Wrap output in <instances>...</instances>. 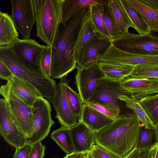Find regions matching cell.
Listing matches in <instances>:
<instances>
[{"label":"cell","mask_w":158,"mask_h":158,"mask_svg":"<svg viewBox=\"0 0 158 158\" xmlns=\"http://www.w3.org/2000/svg\"><path fill=\"white\" fill-rule=\"evenodd\" d=\"M157 143L158 144V123L155 126Z\"/></svg>","instance_id":"bcb514c9"},{"label":"cell","mask_w":158,"mask_h":158,"mask_svg":"<svg viewBox=\"0 0 158 158\" xmlns=\"http://www.w3.org/2000/svg\"><path fill=\"white\" fill-rule=\"evenodd\" d=\"M84 158H91L86 153L85 154Z\"/></svg>","instance_id":"7dc6e473"},{"label":"cell","mask_w":158,"mask_h":158,"mask_svg":"<svg viewBox=\"0 0 158 158\" xmlns=\"http://www.w3.org/2000/svg\"><path fill=\"white\" fill-rule=\"evenodd\" d=\"M0 133L8 144L15 148L25 144V136L18 127L4 98L0 99Z\"/></svg>","instance_id":"8fae6325"},{"label":"cell","mask_w":158,"mask_h":158,"mask_svg":"<svg viewBox=\"0 0 158 158\" xmlns=\"http://www.w3.org/2000/svg\"><path fill=\"white\" fill-rule=\"evenodd\" d=\"M0 58L13 75L33 85L43 98L48 99L55 96L57 84L53 78L25 65L18 59L9 45L0 46Z\"/></svg>","instance_id":"277c9868"},{"label":"cell","mask_w":158,"mask_h":158,"mask_svg":"<svg viewBox=\"0 0 158 158\" xmlns=\"http://www.w3.org/2000/svg\"><path fill=\"white\" fill-rule=\"evenodd\" d=\"M137 152L138 150L135 148L123 158H136Z\"/></svg>","instance_id":"ee69618b"},{"label":"cell","mask_w":158,"mask_h":158,"mask_svg":"<svg viewBox=\"0 0 158 158\" xmlns=\"http://www.w3.org/2000/svg\"><path fill=\"white\" fill-rule=\"evenodd\" d=\"M66 91L69 102L72 110L75 117L79 119L81 116L83 103L79 93L75 91L68 85Z\"/></svg>","instance_id":"d6a6232c"},{"label":"cell","mask_w":158,"mask_h":158,"mask_svg":"<svg viewBox=\"0 0 158 158\" xmlns=\"http://www.w3.org/2000/svg\"><path fill=\"white\" fill-rule=\"evenodd\" d=\"M32 145L25 144L23 146L16 148L13 158H29Z\"/></svg>","instance_id":"f35d334b"},{"label":"cell","mask_w":158,"mask_h":158,"mask_svg":"<svg viewBox=\"0 0 158 158\" xmlns=\"http://www.w3.org/2000/svg\"><path fill=\"white\" fill-rule=\"evenodd\" d=\"M69 83V79L65 77L60 79L55 96L47 100L51 103L61 126L69 128L77 123L78 118L73 114L68 98L66 87Z\"/></svg>","instance_id":"30bf717a"},{"label":"cell","mask_w":158,"mask_h":158,"mask_svg":"<svg viewBox=\"0 0 158 158\" xmlns=\"http://www.w3.org/2000/svg\"><path fill=\"white\" fill-rule=\"evenodd\" d=\"M140 122L134 113L121 114L106 126L95 132V143L123 158L136 148Z\"/></svg>","instance_id":"7a4b0ae2"},{"label":"cell","mask_w":158,"mask_h":158,"mask_svg":"<svg viewBox=\"0 0 158 158\" xmlns=\"http://www.w3.org/2000/svg\"><path fill=\"white\" fill-rule=\"evenodd\" d=\"M119 98L125 103L126 107L132 110L140 122L148 129H155V127L141 106L139 100L125 95H120Z\"/></svg>","instance_id":"4316f807"},{"label":"cell","mask_w":158,"mask_h":158,"mask_svg":"<svg viewBox=\"0 0 158 158\" xmlns=\"http://www.w3.org/2000/svg\"><path fill=\"white\" fill-rule=\"evenodd\" d=\"M6 84L23 100L30 105L43 97L39 90L27 81L14 75L7 81Z\"/></svg>","instance_id":"ac0fdd59"},{"label":"cell","mask_w":158,"mask_h":158,"mask_svg":"<svg viewBox=\"0 0 158 158\" xmlns=\"http://www.w3.org/2000/svg\"><path fill=\"white\" fill-rule=\"evenodd\" d=\"M11 17L22 39H30L35 23L33 0H10Z\"/></svg>","instance_id":"9c48e42d"},{"label":"cell","mask_w":158,"mask_h":158,"mask_svg":"<svg viewBox=\"0 0 158 158\" xmlns=\"http://www.w3.org/2000/svg\"><path fill=\"white\" fill-rule=\"evenodd\" d=\"M149 34L155 37L158 38V30L155 31H151Z\"/></svg>","instance_id":"f6af8a7d"},{"label":"cell","mask_w":158,"mask_h":158,"mask_svg":"<svg viewBox=\"0 0 158 158\" xmlns=\"http://www.w3.org/2000/svg\"><path fill=\"white\" fill-rule=\"evenodd\" d=\"M90 6L85 7L60 24L52 47L50 77L59 79L76 68L75 48L80 31L89 18Z\"/></svg>","instance_id":"6da1fadb"},{"label":"cell","mask_w":158,"mask_h":158,"mask_svg":"<svg viewBox=\"0 0 158 158\" xmlns=\"http://www.w3.org/2000/svg\"><path fill=\"white\" fill-rule=\"evenodd\" d=\"M130 6L141 17L151 31L158 30V10L140 0H126Z\"/></svg>","instance_id":"ffe728a7"},{"label":"cell","mask_w":158,"mask_h":158,"mask_svg":"<svg viewBox=\"0 0 158 158\" xmlns=\"http://www.w3.org/2000/svg\"><path fill=\"white\" fill-rule=\"evenodd\" d=\"M89 15V19L96 32L110 38L96 4H92L90 6Z\"/></svg>","instance_id":"1f68e13d"},{"label":"cell","mask_w":158,"mask_h":158,"mask_svg":"<svg viewBox=\"0 0 158 158\" xmlns=\"http://www.w3.org/2000/svg\"><path fill=\"white\" fill-rule=\"evenodd\" d=\"M51 60L52 47L47 46L43 52L41 64L44 74L49 77H51Z\"/></svg>","instance_id":"8d00e7d4"},{"label":"cell","mask_w":158,"mask_h":158,"mask_svg":"<svg viewBox=\"0 0 158 158\" xmlns=\"http://www.w3.org/2000/svg\"><path fill=\"white\" fill-rule=\"evenodd\" d=\"M152 8L158 10V0H140Z\"/></svg>","instance_id":"b9f144b4"},{"label":"cell","mask_w":158,"mask_h":158,"mask_svg":"<svg viewBox=\"0 0 158 158\" xmlns=\"http://www.w3.org/2000/svg\"><path fill=\"white\" fill-rule=\"evenodd\" d=\"M98 64L106 78L117 81H121L125 78L130 76L135 67L101 62H98Z\"/></svg>","instance_id":"cb8c5ba5"},{"label":"cell","mask_w":158,"mask_h":158,"mask_svg":"<svg viewBox=\"0 0 158 158\" xmlns=\"http://www.w3.org/2000/svg\"><path fill=\"white\" fill-rule=\"evenodd\" d=\"M63 158H64V157Z\"/></svg>","instance_id":"c3c4849f"},{"label":"cell","mask_w":158,"mask_h":158,"mask_svg":"<svg viewBox=\"0 0 158 158\" xmlns=\"http://www.w3.org/2000/svg\"><path fill=\"white\" fill-rule=\"evenodd\" d=\"M98 62L115 64L158 66V56L133 54L121 50L112 45Z\"/></svg>","instance_id":"9a60e30c"},{"label":"cell","mask_w":158,"mask_h":158,"mask_svg":"<svg viewBox=\"0 0 158 158\" xmlns=\"http://www.w3.org/2000/svg\"><path fill=\"white\" fill-rule=\"evenodd\" d=\"M85 153L74 152L70 154L66 155L64 158H84Z\"/></svg>","instance_id":"7bdbcfd3"},{"label":"cell","mask_w":158,"mask_h":158,"mask_svg":"<svg viewBox=\"0 0 158 158\" xmlns=\"http://www.w3.org/2000/svg\"><path fill=\"white\" fill-rule=\"evenodd\" d=\"M105 77L98 62L88 68L77 69L75 84L83 103L89 100L98 85Z\"/></svg>","instance_id":"5bb4252c"},{"label":"cell","mask_w":158,"mask_h":158,"mask_svg":"<svg viewBox=\"0 0 158 158\" xmlns=\"http://www.w3.org/2000/svg\"><path fill=\"white\" fill-rule=\"evenodd\" d=\"M34 120L33 126L26 137V143L33 145L41 142L47 137L52 126L55 124L51 117L52 111L50 102L42 97L33 106Z\"/></svg>","instance_id":"52a82bcc"},{"label":"cell","mask_w":158,"mask_h":158,"mask_svg":"<svg viewBox=\"0 0 158 158\" xmlns=\"http://www.w3.org/2000/svg\"><path fill=\"white\" fill-rule=\"evenodd\" d=\"M141 106L154 126L158 123V94L139 100Z\"/></svg>","instance_id":"f546056e"},{"label":"cell","mask_w":158,"mask_h":158,"mask_svg":"<svg viewBox=\"0 0 158 158\" xmlns=\"http://www.w3.org/2000/svg\"><path fill=\"white\" fill-rule=\"evenodd\" d=\"M9 45L23 64L45 74L42 65L41 58L43 52L47 46L41 45L30 38H18Z\"/></svg>","instance_id":"ba28073f"},{"label":"cell","mask_w":158,"mask_h":158,"mask_svg":"<svg viewBox=\"0 0 158 158\" xmlns=\"http://www.w3.org/2000/svg\"><path fill=\"white\" fill-rule=\"evenodd\" d=\"M121 83L127 96L139 100L158 94V79L129 76L123 79Z\"/></svg>","instance_id":"2e32d148"},{"label":"cell","mask_w":158,"mask_h":158,"mask_svg":"<svg viewBox=\"0 0 158 158\" xmlns=\"http://www.w3.org/2000/svg\"><path fill=\"white\" fill-rule=\"evenodd\" d=\"M130 76L158 79V66H136Z\"/></svg>","instance_id":"e575fe53"},{"label":"cell","mask_w":158,"mask_h":158,"mask_svg":"<svg viewBox=\"0 0 158 158\" xmlns=\"http://www.w3.org/2000/svg\"><path fill=\"white\" fill-rule=\"evenodd\" d=\"M96 32L89 18L82 26L77 39L74 50L76 64L86 46Z\"/></svg>","instance_id":"d4e9b609"},{"label":"cell","mask_w":158,"mask_h":158,"mask_svg":"<svg viewBox=\"0 0 158 158\" xmlns=\"http://www.w3.org/2000/svg\"><path fill=\"white\" fill-rule=\"evenodd\" d=\"M120 1L130 21L131 27L141 35L148 34L149 28L137 12L129 4L126 0Z\"/></svg>","instance_id":"83f0119b"},{"label":"cell","mask_w":158,"mask_h":158,"mask_svg":"<svg viewBox=\"0 0 158 158\" xmlns=\"http://www.w3.org/2000/svg\"><path fill=\"white\" fill-rule=\"evenodd\" d=\"M13 74L2 59L0 58V78L7 81L13 76Z\"/></svg>","instance_id":"ab89813d"},{"label":"cell","mask_w":158,"mask_h":158,"mask_svg":"<svg viewBox=\"0 0 158 158\" xmlns=\"http://www.w3.org/2000/svg\"><path fill=\"white\" fill-rule=\"evenodd\" d=\"M17 31L11 16L0 12V46L10 44L18 38Z\"/></svg>","instance_id":"44dd1931"},{"label":"cell","mask_w":158,"mask_h":158,"mask_svg":"<svg viewBox=\"0 0 158 158\" xmlns=\"http://www.w3.org/2000/svg\"><path fill=\"white\" fill-rule=\"evenodd\" d=\"M108 3V0H64L62 6L61 23L64 25L69 19L85 7Z\"/></svg>","instance_id":"7402d4cb"},{"label":"cell","mask_w":158,"mask_h":158,"mask_svg":"<svg viewBox=\"0 0 158 158\" xmlns=\"http://www.w3.org/2000/svg\"><path fill=\"white\" fill-rule=\"evenodd\" d=\"M150 150H138L136 158H150Z\"/></svg>","instance_id":"60d3db41"},{"label":"cell","mask_w":158,"mask_h":158,"mask_svg":"<svg viewBox=\"0 0 158 158\" xmlns=\"http://www.w3.org/2000/svg\"><path fill=\"white\" fill-rule=\"evenodd\" d=\"M108 5L112 12L119 36L128 32L131 27L129 18L120 0H108Z\"/></svg>","instance_id":"603a6c76"},{"label":"cell","mask_w":158,"mask_h":158,"mask_svg":"<svg viewBox=\"0 0 158 158\" xmlns=\"http://www.w3.org/2000/svg\"><path fill=\"white\" fill-rule=\"evenodd\" d=\"M0 94L6 101L12 115L25 137L33 126L34 109L17 95L7 84L2 85Z\"/></svg>","instance_id":"5b68a950"},{"label":"cell","mask_w":158,"mask_h":158,"mask_svg":"<svg viewBox=\"0 0 158 158\" xmlns=\"http://www.w3.org/2000/svg\"><path fill=\"white\" fill-rule=\"evenodd\" d=\"M64 0H33L36 35L47 46L51 47L61 23Z\"/></svg>","instance_id":"3957f363"},{"label":"cell","mask_w":158,"mask_h":158,"mask_svg":"<svg viewBox=\"0 0 158 158\" xmlns=\"http://www.w3.org/2000/svg\"><path fill=\"white\" fill-rule=\"evenodd\" d=\"M114 120L121 114V111L110 105L98 102L89 101L85 103Z\"/></svg>","instance_id":"836d02e7"},{"label":"cell","mask_w":158,"mask_h":158,"mask_svg":"<svg viewBox=\"0 0 158 158\" xmlns=\"http://www.w3.org/2000/svg\"><path fill=\"white\" fill-rule=\"evenodd\" d=\"M123 95H127V93L122 85L121 81L105 77L98 85L89 101L110 105L121 112L124 102L119 98L118 97Z\"/></svg>","instance_id":"4fadbf2b"},{"label":"cell","mask_w":158,"mask_h":158,"mask_svg":"<svg viewBox=\"0 0 158 158\" xmlns=\"http://www.w3.org/2000/svg\"><path fill=\"white\" fill-rule=\"evenodd\" d=\"M78 120L95 132L103 129L113 121L85 103H83L81 116Z\"/></svg>","instance_id":"d6986e66"},{"label":"cell","mask_w":158,"mask_h":158,"mask_svg":"<svg viewBox=\"0 0 158 158\" xmlns=\"http://www.w3.org/2000/svg\"><path fill=\"white\" fill-rule=\"evenodd\" d=\"M91 158H119L106 148L97 144H94L87 152Z\"/></svg>","instance_id":"d590c367"},{"label":"cell","mask_w":158,"mask_h":158,"mask_svg":"<svg viewBox=\"0 0 158 158\" xmlns=\"http://www.w3.org/2000/svg\"><path fill=\"white\" fill-rule=\"evenodd\" d=\"M45 149L46 146L41 142L32 145L29 158H44Z\"/></svg>","instance_id":"74e56055"},{"label":"cell","mask_w":158,"mask_h":158,"mask_svg":"<svg viewBox=\"0 0 158 158\" xmlns=\"http://www.w3.org/2000/svg\"><path fill=\"white\" fill-rule=\"evenodd\" d=\"M112 45L128 53L158 56V38L149 34L141 35L128 32L113 40Z\"/></svg>","instance_id":"8992f818"},{"label":"cell","mask_w":158,"mask_h":158,"mask_svg":"<svg viewBox=\"0 0 158 158\" xmlns=\"http://www.w3.org/2000/svg\"><path fill=\"white\" fill-rule=\"evenodd\" d=\"M69 129L75 152L87 153L95 143V132L82 123L78 121Z\"/></svg>","instance_id":"e0dca14e"},{"label":"cell","mask_w":158,"mask_h":158,"mask_svg":"<svg viewBox=\"0 0 158 158\" xmlns=\"http://www.w3.org/2000/svg\"><path fill=\"white\" fill-rule=\"evenodd\" d=\"M156 143L155 130L146 128L141 123L136 148L137 150H150Z\"/></svg>","instance_id":"f1b7e54d"},{"label":"cell","mask_w":158,"mask_h":158,"mask_svg":"<svg viewBox=\"0 0 158 158\" xmlns=\"http://www.w3.org/2000/svg\"><path fill=\"white\" fill-rule=\"evenodd\" d=\"M110 37L98 32L92 37L77 63V69L88 68L98 63L112 45Z\"/></svg>","instance_id":"7c38bea8"},{"label":"cell","mask_w":158,"mask_h":158,"mask_svg":"<svg viewBox=\"0 0 158 158\" xmlns=\"http://www.w3.org/2000/svg\"><path fill=\"white\" fill-rule=\"evenodd\" d=\"M50 136L66 155L75 152L69 128L61 126L54 130Z\"/></svg>","instance_id":"484cf974"},{"label":"cell","mask_w":158,"mask_h":158,"mask_svg":"<svg viewBox=\"0 0 158 158\" xmlns=\"http://www.w3.org/2000/svg\"><path fill=\"white\" fill-rule=\"evenodd\" d=\"M103 21L112 40L118 37V35L115 23L111 10L108 4H96Z\"/></svg>","instance_id":"4dcf8cb0"}]
</instances>
